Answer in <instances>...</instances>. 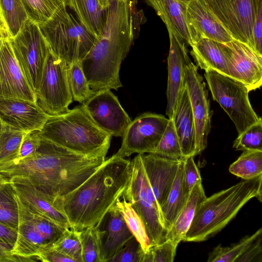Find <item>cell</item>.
<instances>
[{"label":"cell","instance_id":"obj_45","mask_svg":"<svg viewBox=\"0 0 262 262\" xmlns=\"http://www.w3.org/2000/svg\"><path fill=\"white\" fill-rule=\"evenodd\" d=\"M261 234L235 260V262H261Z\"/></svg>","mask_w":262,"mask_h":262},{"label":"cell","instance_id":"obj_29","mask_svg":"<svg viewBox=\"0 0 262 262\" xmlns=\"http://www.w3.org/2000/svg\"><path fill=\"white\" fill-rule=\"evenodd\" d=\"M229 172L243 180H250L262 175V151L244 150L229 168Z\"/></svg>","mask_w":262,"mask_h":262},{"label":"cell","instance_id":"obj_6","mask_svg":"<svg viewBox=\"0 0 262 262\" xmlns=\"http://www.w3.org/2000/svg\"><path fill=\"white\" fill-rule=\"evenodd\" d=\"M130 161L131 174L122 197L131 204L142 219L151 246L157 245L165 241L167 231L149 186L141 155L138 154Z\"/></svg>","mask_w":262,"mask_h":262},{"label":"cell","instance_id":"obj_39","mask_svg":"<svg viewBox=\"0 0 262 262\" xmlns=\"http://www.w3.org/2000/svg\"><path fill=\"white\" fill-rule=\"evenodd\" d=\"M83 262H101L100 247L96 225L80 231Z\"/></svg>","mask_w":262,"mask_h":262},{"label":"cell","instance_id":"obj_13","mask_svg":"<svg viewBox=\"0 0 262 262\" xmlns=\"http://www.w3.org/2000/svg\"><path fill=\"white\" fill-rule=\"evenodd\" d=\"M184 83L186 85L193 115L195 132V156L206 147L211 128L209 101L205 83L198 67L189 59L185 64Z\"/></svg>","mask_w":262,"mask_h":262},{"label":"cell","instance_id":"obj_44","mask_svg":"<svg viewBox=\"0 0 262 262\" xmlns=\"http://www.w3.org/2000/svg\"><path fill=\"white\" fill-rule=\"evenodd\" d=\"M40 139L38 132L26 133L20 145L18 158L15 161L23 160L32 156L37 150Z\"/></svg>","mask_w":262,"mask_h":262},{"label":"cell","instance_id":"obj_43","mask_svg":"<svg viewBox=\"0 0 262 262\" xmlns=\"http://www.w3.org/2000/svg\"><path fill=\"white\" fill-rule=\"evenodd\" d=\"M200 182H202V179L193 156L186 157L184 161L183 183L184 192L187 197L193 186Z\"/></svg>","mask_w":262,"mask_h":262},{"label":"cell","instance_id":"obj_35","mask_svg":"<svg viewBox=\"0 0 262 262\" xmlns=\"http://www.w3.org/2000/svg\"><path fill=\"white\" fill-rule=\"evenodd\" d=\"M28 18L38 25L48 21L65 0H21Z\"/></svg>","mask_w":262,"mask_h":262},{"label":"cell","instance_id":"obj_10","mask_svg":"<svg viewBox=\"0 0 262 262\" xmlns=\"http://www.w3.org/2000/svg\"><path fill=\"white\" fill-rule=\"evenodd\" d=\"M35 95L37 103L49 116L68 112L73 101L68 79L67 64L50 51Z\"/></svg>","mask_w":262,"mask_h":262},{"label":"cell","instance_id":"obj_16","mask_svg":"<svg viewBox=\"0 0 262 262\" xmlns=\"http://www.w3.org/2000/svg\"><path fill=\"white\" fill-rule=\"evenodd\" d=\"M16 195L29 209L63 228H70L68 220L61 211L59 200L45 192L25 177L9 178Z\"/></svg>","mask_w":262,"mask_h":262},{"label":"cell","instance_id":"obj_26","mask_svg":"<svg viewBox=\"0 0 262 262\" xmlns=\"http://www.w3.org/2000/svg\"><path fill=\"white\" fill-rule=\"evenodd\" d=\"M76 14L78 20L97 39L103 28L107 8L99 0H65Z\"/></svg>","mask_w":262,"mask_h":262},{"label":"cell","instance_id":"obj_9","mask_svg":"<svg viewBox=\"0 0 262 262\" xmlns=\"http://www.w3.org/2000/svg\"><path fill=\"white\" fill-rule=\"evenodd\" d=\"M9 41L23 75L35 94L50 52L39 25L28 18Z\"/></svg>","mask_w":262,"mask_h":262},{"label":"cell","instance_id":"obj_17","mask_svg":"<svg viewBox=\"0 0 262 262\" xmlns=\"http://www.w3.org/2000/svg\"><path fill=\"white\" fill-rule=\"evenodd\" d=\"M0 98L37 103L36 95L23 75L8 39L0 41Z\"/></svg>","mask_w":262,"mask_h":262},{"label":"cell","instance_id":"obj_49","mask_svg":"<svg viewBox=\"0 0 262 262\" xmlns=\"http://www.w3.org/2000/svg\"><path fill=\"white\" fill-rule=\"evenodd\" d=\"M12 247L0 243V262L22 261L21 258L11 254Z\"/></svg>","mask_w":262,"mask_h":262},{"label":"cell","instance_id":"obj_31","mask_svg":"<svg viewBox=\"0 0 262 262\" xmlns=\"http://www.w3.org/2000/svg\"><path fill=\"white\" fill-rule=\"evenodd\" d=\"M26 133L0 122V165L16 160Z\"/></svg>","mask_w":262,"mask_h":262},{"label":"cell","instance_id":"obj_12","mask_svg":"<svg viewBox=\"0 0 262 262\" xmlns=\"http://www.w3.org/2000/svg\"><path fill=\"white\" fill-rule=\"evenodd\" d=\"M168 121L164 116L151 113L137 116L125 129L121 147L114 155L125 158L134 154L153 153Z\"/></svg>","mask_w":262,"mask_h":262},{"label":"cell","instance_id":"obj_5","mask_svg":"<svg viewBox=\"0 0 262 262\" xmlns=\"http://www.w3.org/2000/svg\"><path fill=\"white\" fill-rule=\"evenodd\" d=\"M39 27L51 53L67 64L81 61L97 40L69 13L65 5Z\"/></svg>","mask_w":262,"mask_h":262},{"label":"cell","instance_id":"obj_21","mask_svg":"<svg viewBox=\"0 0 262 262\" xmlns=\"http://www.w3.org/2000/svg\"><path fill=\"white\" fill-rule=\"evenodd\" d=\"M187 16L193 44L202 38L221 43L233 39L209 9L205 0H191L187 5Z\"/></svg>","mask_w":262,"mask_h":262},{"label":"cell","instance_id":"obj_53","mask_svg":"<svg viewBox=\"0 0 262 262\" xmlns=\"http://www.w3.org/2000/svg\"><path fill=\"white\" fill-rule=\"evenodd\" d=\"M178 1L187 4L191 0H178Z\"/></svg>","mask_w":262,"mask_h":262},{"label":"cell","instance_id":"obj_30","mask_svg":"<svg viewBox=\"0 0 262 262\" xmlns=\"http://www.w3.org/2000/svg\"><path fill=\"white\" fill-rule=\"evenodd\" d=\"M114 206L123 216L127 226L144 251L147 252L151 247V244L140 216L131 204L123 199H118Z\"/></svg>","mask_w":262,"mask_h":262},{"label":"cell","instance_id":"obj_2","mask_svg":"<svg viewBox=\"0 0 262 262\" xmlns=\"http://www.w3.org/2000/svg\"><path fill=\"white\" fill-rule=\"evenodd\" d=\"M132 171L131 161L114 155L82 184L59 201L70 228L95 225L122 197Z\"/></svg>","mask_w":262,"mask_h":262},{"label":"cell","instance_id":"obj_51","mask_svg":"<svg viewBox=\"0 0 262 262\" xmlns=\"http://www.w3.org/2000/svg\"><path fill=\"white\" fill-rule=\"evenodd\" d=\"M10 181L9 178L0 173V188Z\"/></svg>","mask_w":262,"mask_h":262},{"label":"cell","instance_id":"obj_32","mask_svg":"<svg viewBox=\"0 0 262 262\" xmlns=\"http://www.w3.org/2000/svg\"><path fill=\"white\" fill-rule=\"evenodd\" d=\"M18 221L16 193L9 181L0 188V223L17 230Z\"/></svg>","mask_w":262,"mask_h":262},{"label":"cell","instance_id":"obj_33","mask_svg":"<svg viewBox=\"0 0 262 262\" xmlns=\"http://www.w3.org/2000/svg\"><path fill=\"white\" fill-rule=\"evenodd\" d=\"M67 76L73 100L82 104L94 94L84 74L80 61L67 64Z\"/></svg>","mask_w":262,"mask_h":262},{"label":"cell","instance_id":"obj_38","mask_svg":"<svg viewBox=\"0 0 262 262\" xmlns=\"http://www.w3.org/2000/svg\"><path fill=\"white\" fill-rule=\"evenodd\" d=\"M163 157L183 159V156L173 119H169L168 124L162 137L153 153Z\"/></svg>","mask_w":262,"mask_h":262},{"label":"cell","instance_id":"obj_7","mask_svg":"<svg viewBox=\"0 0 262 262\" xmlns=\"http://www.w3.org/2000/svg\"><path fill=\"white\" fill-rule=\"evenodd\" d=\"M204 76L212 98L233 121L238 135L261 119L251 105L245 84L211 69L206 70Z\"/></svg>","mask_w":262,"mask_h":262},{"label":"cell","instance_id":"obj_52","mask_svg":"<svg viewBox=\"0 0 262 262\" xmlns=\"http://www.w3.org/2000/svg\"><path fill=\"white\" fill-rule=\"evenodd\" d=\"M101 5L105 8H107L110 4L111 0H99Z\"/></svg>","mask_w":262,"mask_h":262},{"label":"cell","instance_id":"obj_50","mask_svg":"<svg viewBox=\"0 0 262 262\" xmlns=\"http://www.w3.org/2000/svg\"><path fill=\"white\" fill-rule=\"evenodd\" d=\"M11 37L12 36L0 7V38L9 40Z\"/></svg>","mask_w":262,"mask_h":262},{"label":"cell","instance_id":"obj_40","mask_svg":"<svg viewBox=\"0 0 262 262\" xmlns=\"http://www.w3.org/2000/svg\"><path fill=\"white\" fill-rule=\"evenodd\" d=\"M262 120L251 125L234 140L233 147L238 150H257L262 151Z\"/></svg>","mask_w":262,"mask_h":262},{"label":"cell","instance_id":"obj_48","mask_svg":"<svg viewBox=\"0 0 262 262\" xmlns=\"http://www.w3.org/2000/svg\"><path fill=\"white\" fill-rule=\"evenodd\" d=\"M16 230L0 223V243L8 245L12 248L16 240Z\"/></svg>","mask_w":262,"mask_h":262},{"label":"cell","instance_id":"obj_15","mask_svg":"<svg viewBox=\"0 0 262 262\" xmlns=\"http://www.w3.org/2000/svg\"><path fill=\"white\" fill-rule=\"evenodd\" d=\"M221 45L229 60V77L243 83L249 92L259 88L262 84V55L234 39Z\"/></svg>","mask_w":262,"mask_h":262},{"label":"cell","instance_id":"obj_3","mask_svg":"<svg viewBox=\"0 0 262 262\" xmlns=\"http://www.w3.org/2000/svg\"><path fill=\"white\" fill-rule=\"evenodd\" d=\"M262 175L206 197L197 207L183 241H206L224 228L253 198L262 201Z\"/></svg>","mask_w":262,"mask_h":262},{"label":"cell","instance_id":"obj_24","mask_svg":"<svg viewBox=\"0 0 262 262\" xmlns=\"http://www.w3.org/2000/svg\"><path fill=\"white\" fill-rule=\"evenodd\" d=\"M166 25L168 31L182 38L190 46L192 35L187 16V5L178 0H145Z\"/></svg>","mask_w":262,"mask_h":262},{"label":"cell","instance_id":"obj_8","mask_svg":"<svg viewBox=\"0 0 262 262\" xmlns=\"http://www.w3.org/2000/svg\"><path fill=\"white\" fill-rule=\"evenodd\" d=\"M16 198L19 221L17 238L11 254L23 258L25 261H39L37 255L39 253L51 247L65 229L32 212L16 194Z\"/></svg>","mask_w":262,"mask_h":262},{"label":"cell","instance_id":"obj_11","mask_svg":"<svg viewBox=\"0 0 262 262\" xmlns=\"http://www.w3.org/2000/svg\"><path fill=\"white\" fill-rule=\"evenodd\" d=\"M205 1L233 39L255 50L252 30L257 6L261 0Z\"/></svg>","mask_w":262,"mask_h":262},{"label":"cell","instance_id":"obj_20","mask_svg":"<svg viewBox=\"0 0 262 262\" xmlns=\"http://www.w3.org/2000/svg\"><path fill=\"white\" fill-rule=\"evenodd\" d=\"M95 225L100 243L101 262H108L134 236L114 205Z\"/></svg>","mask_w":262,"mask_h":262},{"label":"cell","instance_id":"obj_1","mask_svg":"<svg viewBox=\"0 0 262 262\" xmlns=\"http://www.w3.org/2000/svg\"><path fill=\"white\" fill-rule=\"evenodd\" d=\"M40 138L32 156L1 165L0 173L9 178L25 177L48 194L62 198L82 184L106 160L107 153L83 154Z\"/></svg>","mask_w":262,"mask_h":262},{"label":"cell","instance_id":"obj_54","mask_svg":"<svg viewBox=\"0 0 262 262\" xmlns=\"http://www.w3.org/2000/svg\"><path fill=\"white\" fill-rule=\"evenodd\" d=\"M2 38H0V41H1V40Z\"/></svg>","mask_w":262,"mask_h":262},{"label":"cell","instance_id":"obj_25","mask_svg":"<svg viewBox=\"0 0 262 262\" xmlns=\"http://www.w3.org/2000/svg\"><path fill=\"white\" fill-rule=\"evenodd\" d=\"M190 53L198 66L229 76V60L221 42L202 38L192 46Z\"/></svg>","mask_w":262,"mask_h":262},{"label":"cell","instance_id":"obj_14","mask_svg":"<svg viewBox=\"0 0 262 262\" xmlns=\"http://www.w3.org/2000/svg\"><path fill=\"white\" fill-rule=\"evenodd\" d=\"M82 105L94 122L112 136L122 137L132 121L110 90L95 93Z\"/></svg>","mask_w":262,"mask_h":262},{"label":"cell","instance_id":"obj_41","mask_svg":"<svg viewBox=\"0 0 262 262\" xmlns=\"http://www.w3.org/2000/svg\"><path fill=\"white\" fill-rule=\"evenodd\" d=\"M178 244L170 239L153 246L144 252L142 262H172Z\"/></svg>","mask_w":262,"mask_h":262},{"label":"cell","instance_id":"obj_4","mask_svg":"<svg viewBox=\"0 0 262 262\" xmlns=\"http://www.w3.org/2000/svg\"><path fill=\"white\" fill-rule=\"evenodd\" d=\"M38 134L59 145L87 155L107 153L112 138L94 122L82 104L64 114L50 116Z\"/></svg>","mask_w":262,"mask_h":262},{"label":"cell","instance_id":"obj_19","mask_svg":"<svg viewBox=\"0 0 262 262\" xmlns=\"http://www.w3.org/2000/svg\"><path fill=\"white\" fill-rule=\"evenodd\" d=\"M140 155L149 186L160 209L171 189L179 165L184 159H171L151 153Z\"/></svg>","mask_w":262,"mask_h":262},{"label":"cell","instance_id":"obj_22","mask_svg":"<svg viewBox=\"0 0 262 262\" xmlns=\"http://www.w3.org/2000/svg\"><path fill=\"white\" fill-rule=\"evenodd\" d=\"M168 32L170 48L167 58V103L166 114L168 116V119H172L177 99L184 85L185 64L189 57L184 40L172 32Z\"/></svg>","mask_w":262,"mask_h":262},{"label":"cell","instance_id":"obj_46","mask_svg":"<svg viewBox=\"0 0 262 262\" xmlns=\"http://www.w3.org/2000/svg\"><path fill=\"white\" fill-rule=\"evenodd\" d=\"M255 50L262 55V0L257 6L252 30Z\"/></svg>","mask_w":262,"mask_h":262},{"label":"cell","instance_id":"obj_37","mask_svg":"<svg viewBox=\"0 0 262 262\" xmlns=\"http://www.w3.org/2000/svg\"><path fill=\"white\" fill-rule=\"evenodd\" d=\"M51 247L63 253L74 262H83L80 231L71 228L65 229Z\"/></svg>","mask_w":262,"mask_h":262},{"label":"cell","instance_id":"obj_34","mask_svg":"<svg viewBox=\"0 0 262 262\" xmlns=\"http://www.w3.org/2000/svg\"><path fill=\"white\" fill-rule=\"evenodd\" d=\"M262 233L259 228L252 235L247 236L232 245L223 247L218 245L209 254L208 262H235L236 259Z\"/></svg>","mask_w":262,"mask_h":262},{"label":"cell","instance_id":"obj_23","mask_svg":"<svg viewBox=\"0 0 262 262\" xmlns=\"http://www.w3.org/2000/svg\"><path fill=\"white\" fill-rule=\"evenodd\" d=\"M183 156H195V132L193 115L186 85L180 91L172 117Z\"/></svg>","mask_w":262,"mask_h":262},{"label":"cell","instance_id":"obj_28","mask_svg":"<svg viewBox=\"0 0 262 262\" xmlns=\"http://www.w3.org/2000/svg\"><path fill=\"white\" fill-rule=\"evenodd\" d=\"M184 159L179 165L171 189L160 209L163 225L167 232L173 225L188 198L184 192L183 183Z\"/></svg>","mask_w":262,"mask_h":262},{"label":"cell","instance_id":"obj_42","mask_svg":"<svg viewBox=\"0 0 262 262\" xmlns=\"http://www.w3.org/2000/svg\"><path fill=\"white\" fill-rule=\"evenodd\" d=\"M144 251L134 236L108 262H142Z\"/></svg>","mask_w":262,"mask_h":262},{"label":"cell","instance_id":"obj_27","mask_svg":"<svg viewBox=\"0 0 262 262\" xmlns=\"http://www.w3.org/2000/svg\"><path fill=\"white\" fill-rule=\"evenodd\" d=\"M206 197L202 182L196 183L191 190L186 204L174 223L167 232L165 241L170 239L178 244L183 241L197 207Z\"/></svg>","mask_w":262,"mask_h":262},{"label":"cell","instance_id":"obj_36","mask_svg":"<svg viewBox=\"0 0 262 262\" xmlns=\"http://www.w3.org/2000/svg\"><path fill=\"white\" fill-rule=\"evenodd\" d=\"M0 7L12 37L20 31L28 19L21 0H0Z\"/></svg>","mask_w":262,"mask_h":262},{"label":"cell","instance_id":"obj_47","mask_svg":"<svg viewBox=\"0 0 262 262\" xmlns=\"http://www.w3.org/2000/svg\"><path fill=\"white\" fill-rule=\"evenodd\" d=\"M37 258L39 261L44 262H74L69 257L51 247L40 252Z\"/></svg>","mask_w":262,"mask_h":262},{"label":"cell","instance_id":"obj_18","mask_svg":"<svg viewBox=\"0 0 262 262\" xmlns=\"http://www.w3.org/2000/svg\"><path fill=\"white\" fill-rule=\"evenodd\" d=\"M50 116L37 103L0 98V122L25 133L39 132Z\"/></svg>","mask_w":262,"mask_h":262}]
</instances>
